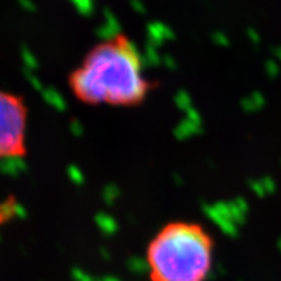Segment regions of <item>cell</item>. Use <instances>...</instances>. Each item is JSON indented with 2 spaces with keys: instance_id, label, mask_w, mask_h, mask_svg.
I'll return each mask as SVG.
<instances>
[{
  "instance_id": "obj_1",
  "label": "cell",
  "mask_w": 281,
  "mask_h": 281,
  "mask_svg": "<svg viewBox=\"0 0 281 281\" xmlns=\"http://www.w3.org/2000/svg\"><path fill=\"white\" fill-rule=\"evenodd\" d=\"M68 86L83 104L127 108L142 104L155 82L146 75L134 42L116 34L87 51L68 75Z\"/></svg>"
},
{
  "instance_id": "obj_2",
  "label": "cell",
  "mask_w": 281,
  "mask_h": 281,
  "mask_svg": "<svg viewBox=\"0 0 281 281\" xmlns=\"http://www.w3.org/2000/svg\"><path fill=\"white\" fill-rule=\"evenodd\" d=\"M214 257V237L206 226L194 222H170L147 245V276L150 281H207Z\"/></svg>"
},
{
  "instance_id": "obj_3",
  "label": "cell",
  "mask_w": 281,
  "mask_h": 281,
  "mask_svg": "<svg viewBox=\"0 0 281 281\" xmlns=\"http://www.w3.org/2000/svg\"><path fill=\"white\" fill-rule=\"evenodd\" d=\"M28 107L22 98L0 91V162L26 154Z\"/></svg>"
},
{
  "instance_id": "obj_4",
  "label": "cell",
  "mask_w": 281,
  "mask_h": 281,
  "mask_svg": "<svg viewBox=\"0 0 281 281\" xmlns=\"http://www.w3.org/2000/svg\"><path fill=\"white\" fill-rule=\"evenodd\" d=\"M268 67H269V75H279V67H277V64L276 63H271L268 64Z\"/></svg>"
},
{
  "instance_id": "obj_5",
  "label": "cell",
  "mask_w": 281,
  "mask_h": 281,
  "mask_svg": "<svg viewBox=\"0 0 281 281\" xmlns=\"http://www.w3.org/2000/svg\"><path fill=\"white\" fill-rule=\"evenodd\" d=\"M267 189H268L269 191H273L275 190V187H276V186H275V182L272 181V180H267Z\"/></svg>"
},
{
  "instance_id": "obj_6",
  "label": "cell",
  "mask_w": 281,
  "mask_h": 281,
  "mask_svg": "<svg viewBox=\"0 0 281 281\" xmlns=\"http://www.w3.org/2000/svg\"><path fill=\"white\" fill-rule=\"evenodd\" d=\"M276 56L279 57V60L281 61V48H277V50H276Z\"/></svg>"
}]
</instances>
